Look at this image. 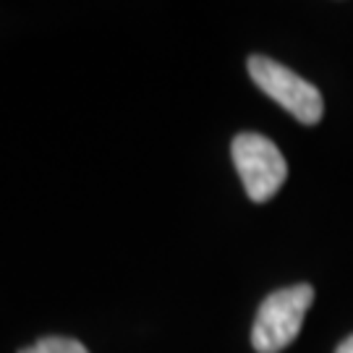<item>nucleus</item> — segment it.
I'll use <instances>...</instances> for the list:
<instances>
[{
  "instance_id": "1",
  "label": "nucleus",
  "mask_w": 353,
  "mask_h": 353,
  "mask_svg": "<svg viewBox=\"0 0 353 353\" xmlns=\"http://www.w3.org/2000/svg\"><path fill=\"white\" fill-rule=\"evenodd\" d=\"M314 301V288L299 283L267 296L254 319L252 343L259 353H280L301 332L303 316Z\"/></svg>"
},
{
  "instance_id": "2",
  "label": "nucleus",
  "mask_w": 353,
  "mask_h": 353,
  "mask_svg": "<svg viewBox=\"0 0 353 353\" xmlns=\"http://www.w3.org/2000/svg\"><path fill=\"white\" fill-rule=\"evenodd\" d=\"M249 76L267 97H272L280 108H285L296 121H301L306 126H314L322 121L325 102H322L319 89L299 74H293L283 63L265 58V55H252L249 58Z\"/></svg>"
},
{
  "instance_id": "3",
  "label": "nucleus",
  "mask_w": 353,
  "mask_h": 353,
  "mask_svg": "<svg viewBox=\"0 0 353 353\" xmlns=\"http://www.w3.org/2000/svg\"><path fill=\"white\" fill-rule=\"evenodd\" d=\"M233 163L241 176V183L254 202H267L280 191L288 176V165L275 141L262 134H239L233 139Z\"/></svg>"
},
{
  "instance_id": "4",
  "label": "nucleus",
  "mask_w": 353,
  "mask_h": 353,
  "mask_svg": "<svg viewBox=\"0 0 353 353\" xmlns=\"http://www.w3.org/2000/svg\"><path fill=\"white\" fill-rule=\"evenodd\" d=\"M21 353H89V351L79 341H74V338L55 335V338H42L32 348H24Z\"/></svg>"
},
{
  "instance_id": "5",
  "label": "nucleus",
  "mask_w": 353,
  "mask_h": 353,
  "mask_svg": "<svg viewBox=\"0 0 353 353\" xmlns=\"http://www.w3.org/2000/svg\"><path fill=\"white\" fill-rule=\"evenodd\" d=\"M335 353H353V335H351V338H345V341L338 345V351H335Z\"/></svg>"
}]
</instances>
